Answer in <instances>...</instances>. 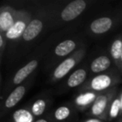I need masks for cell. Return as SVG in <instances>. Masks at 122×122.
Returning a JSON list of instances; mask_svg holds the SVG:
<instances>
[{"instance_id": "cell-18", "label": "cell", "mask_w": 122, "mask_h": 122, "mask_svg": "<svg viewBox=\"0 0 122 122\" xmlns=\"http://www.w3.org/2000/svg\"><path fill=\"white\" fill-rule=\"evenodd\" d=\"M72 110L70 109V107L66 106V105H62L54 111V117L58 121H63V120H65L70 118Z\"/></svg>"}, {"instance_id": "cell-3", "label": "cell", "mask_w": 122, "mask_h": 122, "mask_svg": "<svg viewBox=\"0 0 122 122\" xmlns=\"http://www.w3.org/2000/svg\"><path fill=\"white\" fill-rule=\"evenodd\" d=\"M118 82L119 79L115 75L101 74L93 77L88 83L84 85L82 90L85 91H93L100 94L110 90V88Z\"/></svg>"}, {"instance_id": "cell-6", "label": "cell", "mask_w": 122, "mask_h": 122, "mask_svg": "<svg viewBox=\"0 0 122 122\" xmlns=\"http://www.w3.org/2000/svg\"><path fill=\"white\" fill-rule=\"evenodd\" d=\"M18 10L10 6H3L0 10V29L1 34H4L12 28L17 19Z\"/></svg>"}, {"instance_id": "cell-17", "label": "cell", "mask_w": 122, "mask_h": 122, "mask_svg": "<svg viewBox=\"0 0 122 122\" xmlns=\"http://www.w3.org/2000/svg\"><path fill=\"white\" fill-rule=\"evenodd\" d=\"M47 107V102L44 99H38L31 105V113L34 116H40L44 115Z\"/></svg>"}, {"instance_id": "cell-7", "label": "cell", "mask_w": 122, "mask_h": 122, "mask_svg": "<svg viewBox=\"0 0 122 122\" xmlns=\"http://www.w3.org/2000/svg\"><path fill=\"white\" fill-rule=\"evenodd\" d=\"M38 65H39V61L36 59H33L24 67L19 69L13 78V84L17 85L23 83L37 69Z\"/></svg>"}, {"instance_id": "cell-23", "label": "cell", "mask_w": 122, "mask_h": 122, "mask_svg": "<svg viewBox=\"0 0 122 122\" xmlns=\"http://www.w3.org/2000/svg\"><path fill=\"white\" fill-rule=\"evenodd\" d=\"M120 95H121V101H122V94H120Z\"/></svg>"}, {"instance_id": "cell-5", "label": "cell", "mask_w": 122, "mask_h": 122, "mask_svg": "<svg viewBox=\"0 0 122 122\" xmlns=\"http://www.w3.org/2000/svg\"><path fill=\"white\" fill-rule=\"evenodd\" d=\"M87 7V3L84 0H75L65 6L60 14L61 19L69 22L75 19L80 15Z\"/></svg>"}, {"instance_id": "cell-8", "label": "cell", "mask_w": 122, "mask_h": 122, "mask_svg": "<svg viewBox=\"0 0 122 122\" xmlns=\"http://www.w3.org/2000/svg\"><path fill=\"white\" fill-rule=\"evenodd\" d=\"M44 28V22L41 19L36 18L33 19L29 24L28 25L24 35H23V39L25 42H29L32 41L39 35L43 30Z\"/></svg>"}, {"instance_id": "cell-15", "label": "cell", "mask_w": 122, "mask_h": 122, "mask_svg": "<svg viewBox=\"0 0 122 122\" xmlns=\"http://www.w3.org/2000/svg\"><path fill=\"white\" fill-rule=\"evenodd\" d=\"M122 54V38H118L111 44L110 46V55L116 66H120V59Z\"/></svg>"}, {"instance_id": "cell-19", "label": "cell", "mask_w": 122, "mask_h": 122, "mask_svg": "<svg viewBox=\"0 0 122 122\" xmlns=\"http://www.w3.org/2000/svg\"><path fill=\"white\" fill-rule=\"evenodd\" d=\"M6 40H7V39H6L5 36H4L3 34H0V49H1V55H3V54H4V48H5V45H6V44H7Z\"/></svg>"}, {"instance_id": "cell-2", "label": "cell", "mask_w": 122, "mask_h": 122, "mask_svg": "<svg viewBox=\"0 0 122 122\" xmlns=\"http://www.w3.org/2000/svg\"><path fill=\"white\" fill-rule=\"evenodd\" d=\"M85 54V49H80L74 54L64 59L57 67L54 70L51 75V81L57 82L65 78L84 58Z\"/></svg>"}, {"instance_id": "cell-9", "label": "cell", "mask_w": 122, "mask_h": 122, "mask_svg": "<svg viewBox=\"0 0 122 122\" xmlns=\"http://www.w3.org/2000/svg\"><path fill=\"white\" fill-rule=\"evenodd\" d=\"M113 26V20L110 17H101L96 19L90 24V29L95 34H102L108 32Z\"/></svg>"}, {"instance_id": "cell-16", "label": "cell", "mask_w": 122, "mask_h": 122, "mask_svg": "<svg viewBox=\"0 0 122 122\" xmlns=\"http://www.w3.org/2000/svg\"><path fill=\"white\" fill-rule=\"evenodd\" d=\"M122 110V101H121V95H118L116 96L114 100L112 101L111 105H110V111H109V120H113V119L116 118L119 115L120 112Z\"/></svg>"}, {"instance_id": "cell-14", "label": "cell", "mask_w": 122, "mask_h": 122, "mask_svg": "<svg viewBox=\"0 0 122 122\" xmlns=\"http://www.w3.org/2000/svg\"><path fill=\"white\" fill-rule=\"evenodd\" d=\"M87 77V71L85 69H78L70 75L66 82L69 88H75L82 85L85 81Z\"/></svg>"}, {"instance_id": "cell-21", "label": "cell", "mask_w": 122, "mask_h": 122, "mask_svg": "<svg viewBox=\"0 0 122 122\" xmlns=\"http://www.w3.org/2000/svg\"><path fill=\"white\" fill-rule=\"evenodd\" d=\"M119 69H120V70L122 73V54H121V57H120V66H119Z\"/></svg>"}, {"instance_id": "cell-11", "label": "cell", "mask_w": 122, "mask_h": 122, "mask_svg": "<svg viewBox=\"0 0 122 122\" xmlns=\"http://www.w3.org/2000/svg\"><path fill=\"white\" fill-rule=\"evenodd\" d=\"M98 95V93H95V92L93 91L83 92L76 97L75 105L80 110H85L89 107H91V105L95 102Z\"/></svg>"}, {"instance_id": "cell-4", "label": "cell", "mask_w": 122, "mask_h": 122, "mask_svg": "<svg viewBox=\"0 0 122 122\" xmlns=\"http://www.w3.org/2000/svg\"><path fill=\"white\" fill-rule=\"evenodd\" d=\"M31 20H32V18L29 13L25 10H18L17 19L14 24L6 34H4L6 39L15 41L20 37H23Z\"/></svg>"}, {"instance_id": "cell-24", "label": "cell", "mask_w": 122, "mask_h": 122, "mask_svg": "<svg viewBox=\"0 0 122 122\" xmlns=\"http://www.w3.org/2000/svg\"><path fill=\"white\" fill-rule=\"evenodd\" d=\"M121 122H122V121H121Z\"/></svg>"}, {"instance_id": "cell-12", "label": "cell", "mask_w": 122, "mask_h": 122, "mask_svg": "<svg viewBox=\"0 0 122 122\" xmlns=\"http://www.w3.org/2000/svg\"><path fill=\"white\" fill-rule=\"evenodd\" d=\"M26 92V85H22L17 86L10 95L6 99L5 103H4V107L6 109H11L14 107L24 96Z\"/></svg>"}, {"instance_id": "cell-13", "label": "cell", "mask_w": 122, "mask_h": 122, "mask_svg": "<svg viewBox=\"0 0 122 122\" xmlns=\"http://www.w3.org/2000/svg\"><path fill=\"white\" fill-rule=\"evenodd\" d=\"M111 65V60L106 55H100L93 59L90 65V70L92 73L98 74L107 70Z\"/></svg>"}, {"instance_id": "cell-10", "label": "cell", "mask_w": 122, "mask_h": 122, "mask_svg": "<svg viewBox=\"0 0 122 122\" xmlns=\"http://www.w3.org/2000/svg\"><path fill=\"white\" fill-rule=\"evenodd\" d=\"M77 48V43L73 39H66L60 42L54 49V54L57 57H65L71 53L75 52V49Z\"/></svg>"}, {"instance_id": "cell-1", "label": "cell", "mask_w": 122, "mask_h": 122, "mask_svg": "<svg viewBox=\"0 0 122 122\" xmlns=\"http://www.w3.org/2000/svg\"><path fill=\"white\" fill-rule=\"evenodd\" d=\"M115 89H110L107 91L99 94L90 107L89 115L100 120H107L109 117L110 105L115 98Z\"/></svg>"}, {"instance_id": "cell-20", "label": "cell", "mask_w": 122, "mask_h": 122, "mask_svg": "<svg viewBox=\"0 0 122 122\" xmlns=\"http://www.w3.org/2000/svg\"><path fill=\"white\" fill-rule=\"evenodd\" d=\"M83 122H104L103 120H100V119H98V118H90V119H87V120H84Z\"/></svg>"}, {"instance_id": "cell-22", "label": "cell", "mask_w": 122, "mask_h": 122, "mask_svg": "<svg viewBox=\"0 0 122 122\" xmlns=\"http://www.w3.org/2000/svg\"><path fill=\"white\" fill-rule=\"evenodd\" d=\"M34 122H49V121H48L46 119H39V120H36V121H34Z\"/></svg>"}]
</instances>
